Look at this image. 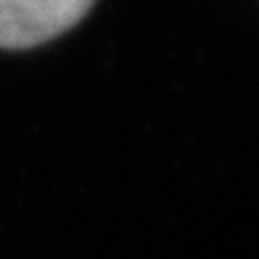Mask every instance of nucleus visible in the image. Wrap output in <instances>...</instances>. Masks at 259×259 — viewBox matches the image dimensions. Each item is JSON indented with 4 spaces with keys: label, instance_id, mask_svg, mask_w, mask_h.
<instances>
[{
    "label": "nucleus",
    "instance_id": "f257e3e1",
    "mask_svg": "<svg viewBox=\"0 0 259 259\" xmlns=\"http://www.w3.org/2000/svg\"><path fill=\"white\" fill-rule=\"evenodd\" d=\"M96 0H0V48H37L77 27Z\"/></svg>",
    "mask_w": 259,
    "mask_h": 259
}]
</instances>
